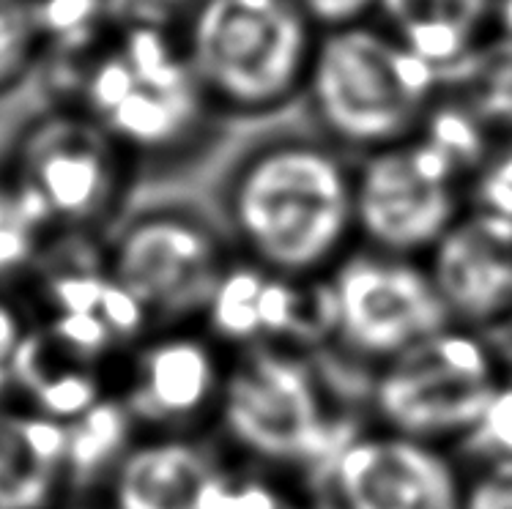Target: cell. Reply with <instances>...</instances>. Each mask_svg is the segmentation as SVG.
Instances as JSON below:
<instances>
[{
    "instance_id": "obj_1",
    "label": "cell",
    "mask_w": 512,
    "mask_h": 509,
    "mask_svg": "<svg viewBox=\"0 0 512 509\" xmlns=\"http://www.w3.org/2000/svg\"><path fill=\"white\" fill-rule=\"evenodd\" d=\"M209 208L230 250L283 277H324L356 247L354 159L313 129H266L230 156Z\"/></svg>"
},
{
    "instance_id": "obj_2",
    "label": "cell",
    "mask_w": 512,
    "mask_h": 509,
    "mask_svg": "<svg viewBox=\"0 0 512 509\" xmlns=\"http://www.w3.org/2000/svg\"><path fill=\"white\" fill-rule=\"evenodd\" d=\"M50 104L77 107L124 151L137 181L198 159L225 126L211 115L176 31L110 28L74 55H47Z\"/></svg>"
},
{
    "instance_id": "obj_3",
    "label": "cell",
    "mask_w": 512,
    "mask_h": 509,
    "mask_svg": "<svg viewBox=\"0 0 512 509\" xmlns=\"http://www.w3.org/2000/svg\"><path fill=\"white\" fill-rule=\"evenodd\" d=\"M365 422L321 356L258 343L230 354L209 433L230 460L285 471L315 488L340 444Z\"/></svg>"
},
{
    "instance_id": "obj_4",
    "label": "cell",
    "mask_w": 512,
    "mask_h": 509,
    "mask_svg": "<svg viewBox=\"0 0 512 509\" xmlns=\"http://www.w3.org/2000/svg\"><path fill=\"white\" fill-rule=\"evenodd\" d=\"M176 36L203 102L228 129L299 107L318 28L296 0H192Z\"/></svg>"
},
{
    "instance_id": "obj_5",
    "label": "cell",
    "mask_w": 512,
    "mask_h": 509,
    "mask_svg": "<svg viewBox=\"0 0 512 509\" xmlns=\"http://www.w3.org/2000/svg\"><path fill=\"white\" fill-rule=\"evenodd\" d=\"M441 74L370 20L318 31L299 107L307 126L351 159L417 132Z\"/></svg>"
},
{
    "instance_id": "obj_6",
    "label": "cell",
    "mask_w": 512,
    "mask_h": 509,
    "mask_svg": "<svg viewBox=\"0 0 512 509\" xmlns=\"http://www.w3.org/2000/svg\"><path fill=\"white\" fill-rule=\"evenodd\" d=\"M0 178L17 217L44 236H102L140 189L124 151L69 104H47L17 129Z\"/></svg>"
},
{
    "instance_id": "obj_7",
    "label": "cell",
    "mask_w": 512,
    "mask_h": 509,
    "mask_svg": "<svg viewBox=\"0 0 512 509\" xmlns=\"http://www.w3.org/2000/svg\"><path fill=\"white\" fill-rule=\"evenodd\" d=\"M233 258L209 206L189 198H135L102 233L107 274L135 293L157 326L198 323Z\"/></svg>"
},
{
    "instance_id": "obj_8",
    "label": "cell",
    "mask_w": 512,
    "mask_h": 509,
    "mask_svg": "<svg viewBox=\"0 0 512 509\" xmlns=\"http://www.w3.org/2000/svg\"><path fill=\"white\" fill-rule=\"evenodd\" d=\"M488 334L444 326L370 373L365 419L458 452L507 373Z\"/></svg>"
},
{
    "instance_id": "obj_9",
    "label": "cell",
    "mask_w": 512,
    "mask_h": 509,
    "mask_svg": "<svg viewBox=\"0 0 512 509\" xmlns=\"http://www.w3.org/2000/svg\"><path fill=\"white\" fill-rule=\"evenodd\" d=\"M469 178L422 135L354 159L356 247L422 260L469 208Z\"/></svg>"
},
{
    "instance_id": "obj_10",
    "label": "cell",
    "mask_w": 512,
    "mask_h": 509,
    "mask_svg": "<svg viewBox=\"0 0 512 509\" xmlns=\"http://www.w3.org/2000/svg\"><path fill=\"white\" fill-rule=\"evenodd\" d=\"M329 285L335 293V337L326 354L362 373H373L450 326L428 269L417 258L354 247L329 271Z\"/></svg>"
},
{
    "instance_id": "obj_11",
    "label": "cell",
    "mask_w": 512,
    "mask_h": 509,
    "mask_svg": "<svg viewBox=\"0 0 512 509\" xmlns=\"http://www.w3.org/2000/svg\"><path fill=\"white\" fill-rule=\"evenodd\" d=\"M230 354L198 323L157 326L107 367L143 433H209Z\"/></svg>"
},
{
    "instance_id": "obj_12",
    "label": "cell",
    "mask_w": 512,
    "mask_h": 509,
    "mask_svg": "<svg viewBox=\"0 0 512 509\" xmlns=\"http://www.w3.org/2000/svg\"><path fill=\"white\" fill-rule=\"evenodd\" d=\"M315 493L324 509H463L458 452L365 422L345 438Z\"/></svg>"
},
{
    "instance_id": "obj_13",
    "label": "cell",
    "mask_w": 512,
    "mask_h": 509,
    "mask_svg": "<svg viewBox=\"0 0 512 509\" xmlns=\"http://www.w3.org/2000/svg\"><path fill=\"white\" fill-rule=\"evenodd\" d=\"M452 326L491 334L512 323V219L466 208L422 258Z\"/></svg>"
},
{
    "instance_id": "obj_14",
    "label": "cell",
    "mask_w": 512,
    "mask_h": 509,
    "mask_svg": "<svg viewBox=\"0 0 512 509\" xmlns=\"http://www.w3.org/2000/svg\"><path fill=\"white\" fill-rule=\"evenodd\" d=\"M228 455L211 433H137L96 499L107 509H206Z\"/></svg>"
},
{
    "instance_id": "obj_15",
    "label": "cell",
    "mask_w": 512,
    "mask_h": 509,
    "mask_svg": "<svg viewBox=\"0 0 512 509\" xmlns=\"http://www.w3.org/2000/svg\"><path fill=\"white\" fill-rule=\"evenodd\" d=\"M66 425L20 400H0V509H50L63 499Z\"/></svg>"
},
{
    "instance_id": "obj_16",
    "label": "cell",
    "mask_w": 512,
    "mask_h": 509,
    "mask_svg": "<svg viewBox=\"0 0 512 509\" xmlns=\"http://www.w3.org/2000/svg\"><path fill=\"white\" fill-rule=\"evenodd\" d=\"M496 9L499 0H376L373 20L447 74L496 31Z\"/></svg>"
},
{
    "instance_id": "obj_17",
    "label": "cell",
    "mask_w": 512,
    "mask_h": 509,
    "mask_svg": "<svg viewBox=\"0 0 512 509\" xmlns=\"http://www.w3.org/2000/svg\"><path fill=\"white\" fill-rule=\"evenodd\" d=\"M140 433L124 400L107 392L99 403L66 422L63 499H96L115 463Z\"/></svg>"
},
{
    "instance_id": "obj_18",
    "label": "cell",
    "mask_w": 512,
    "mask_h": 509,
    "mask_svg": "<svg viewBox=\"0 0 512 509\" xmlns=\"http://www.w3.org/2000/svg\"><path fill=\"white\" fill-rule=\"evenodd\" d=\"M441 91L463 104L493 140L512 137V36L493 31L441 74Z\"/></svg>"
},
{
    "instance_id": "obj_19",
    "label": "cell",
    "mask_w": 512,
    "mask_h": 509,
    "mask_svg": "<svg viewBox=\"0 0 512 509\" xmlns=\"http://www.w3.org/2000/svg\"><path fill=\"white\" fill-rule=\"evenodd\" d=\"M266 274L269 271L261 266L233 255L211 288L209 302L200 312L198 326L228 354L261 343L258 296H261Z\"/></svg>"
},
{
    "instance_id": "obj_20",
    "label": "cell",
    "mask_w": 512,
    "mask_h": 509,
    "mask_svg": "<svg viewBox=\"0 0 512 509\" xmlns=\"http://www.w3.org/2000/svg\"><path fill=\"white\" fill-rule=\"evenodd\" d=\"M206 509H324L315 488L285 471L236 463L228 466L211 490Z\"/></svg>"
},
{
    "instance_id": "obj_21",
    "label": "cell",
    "mask_w": 512,
    "mask_h": 509,
    "mask_svg": "<svg viewBox=\"0 0 512 509\" xmlns=\"http://www.w3.org/2000/svg\"><path fill=\"white\" fill-rule=\"evenodd\" d=\"M36 0H0V99L31 83L44 61Z\"/></svg>"
},
{
    "instance_id": "obj_22",
    "label": "cell",
    "mask_w": 512,
    "mask_h": 509,
    "mask_svg": "<svg viewBox=\"0 0 512 509\" xmlns=\"http://www.w3.org/2000/svg\"><path fill=\"white\" fill-rule=\"evenodd\" d=\"M458 458L466 466L488 460H512V367L496 386L469 438L460 444Z\"/></svg>"
},
{
    "instance_id": "obj_23",
    "label": "cell",
    "mask_w": 512,
    "mask_h": 509,
    "mask_svg": "<svg viewBox=\"0 0 512 509\" xmlns=\"http://www.w3.org/2000/svg\"><path fill=\"white\" fill-rule=\"evenodd\" d=\"M466 195L469 208L512 219V137L493 143L480 167L471 173Z\"/></svg>"
},
{
    "instance_id": "obj_24",
    "label": "cell",
    "mask_w": 512,
    "mask_h": 509,
    "mask_svg": "<svg viewBox=\"0 0 512 509\" xmlns=\"http://www.w3.org/2000/svg\"><path fill=\"white\" fill-rule=\"evenodd\" d=\"M33 323L36 315L22 288H0V400L14 397L11 364Z\"/></svg>"
},
{
    "instance_id": "obj_25",
    "label": "cell",
    "mask_w": 512,
    "mask_h": 509,
    "mask_svg": "<svg viewBox=\"0 0 512 509\" xmlns=\"http://www.w3.org/2000/svg\"><path fill=\"white\" fill-rule=\"evenodd\" d=\"M463 509H512V460L466 466Z\"/></svg>"
},
{
    "instance_id": "obj_26",
    "label": "cell",
    "mask_w": 512,
    "mask_h": 509,
    "mask_svg": "<svg viewBox=\"0 0 512 509\" xmlns=\"http://www.w3.org/2000/svg\"><path fill=\"white\" fill-rule=\"evenodd\" d=\"M304 14L315 22L318 31L326 28H340L348 22L370 20L376 0H296Z\"/></svg>"
},
{
    "instance_id": "obj_27",
    "label": "cell",
    "mask_w": 512,
    "mask_h": 509,
    "mask_svg": "<svg viewBox=\"0 0 512 509\" xmlns=\"http://www.w3.org/2000/svg\"><path fill=\"white\" fill-rule=\"evenodd\" d=\"M496 31L512 36V0H499V9H496Z\"/></svg>"
},
{
    "instance_id": "obj_28",
    "label": "cell",
    "mask_w": 512,
    "mask_h": 509,
    "mask_svg": "<svg viewBox=\"0 0 512 509\" xmlns=\"http://www.w3.org/2000/svg\"><path fill=\"white\" fill-rule=\"evenodd\" d=\"M50 509H107V507L99 499H72V496H66V499L55 501Z\"/></svg>"
},
{
    "instance_id": "obj_29",
    "label": "cell",
    "mask_w": 512,
    "mask_h": 509,
    "mask_svg": "<svg viewBox=\"0 0 512 509\" xmlns=\"http://www.w3.org/2000/svg\"><path fill=\"white\" fill-rule=\"evenodd\" d=\"M507 329H512V323H510V326H507Z\"/></svg>"
}]
</instances>
